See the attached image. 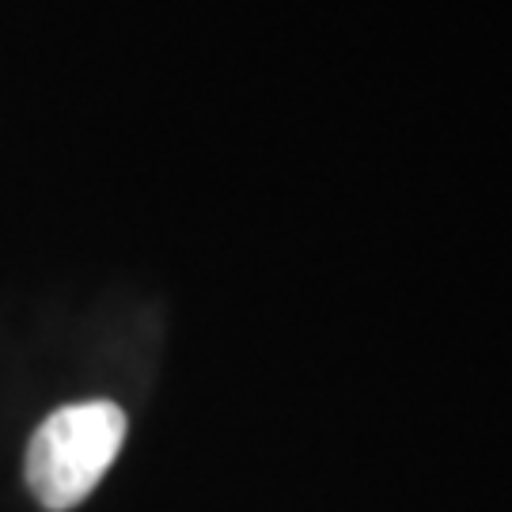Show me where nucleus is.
Segmentation results:
<instances>
[{
	"label": "nucleus",
	"mask_w": 512,
	"mask_h": 512,
	"mask_svg": "<svg viewBox=\"0 0 512 512\" xmlns=\"http://www.w3.org/2000/svg\"><path fill=\"white\" fill-rule=\"evenodd\" d=\"M126 444V414L114 403L61 406L27 444V490L50 512L80 505Z\"/></svg>",
	"instance_id": "nucleus-1"
}]
</instances>
